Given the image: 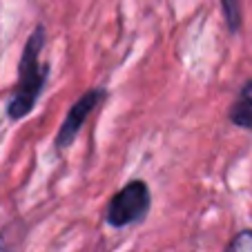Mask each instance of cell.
Returning a JSON list of instances; mask_svg holds the SVG:
<instances>
[{"label":"cell","instance_id":"cell-5","mask_svg":"<svg viewBox=\"0 0 252 252\" xmlns=\"http://www.w3.org/2000/svg\"><path fill=\"white\" fill-rule=\"evenodd\" d=\"M221 9H223L230 33H237L241 27V0H221Z\"/></svg>","mask_w":252,"mask_h":252},{"label":"cell","instance_id":"cell-4","mask_svg":"<svg viewBox=\"0 0 252 252\" xmlns=\"http://www.w3.org/2000/svg\"><path fill=\"white\" fill-rule=\"evenodd\" d=\"M228 119L237 127L252 129V78L243 83V87L239 90L234 103L230 105Z\"/></svg>","mask_w":252,"mask_h":252},{"label":"cell","instance_id":"cell-1","mask_svg":"<svg viewBox=\"0 0 252 252\" xmlns=\"http://www.w3.org/2000/svg\"><path fill=\"white\" fill-rule=\"evenodd\" d=\"M43 47H45V27L38 25L27 38V45L23 49V58H20L18 65V85H16L14 98H11L9 107H7L9 119L14 121L25 119L33 110V105L40 98V92H43L45 83H47L49 65L40 63Z\"/></svg>","mask_w":252,"mask_h":252},{"label":"cell","instance_id":"cell-7","mask_svg":"<svg viewBox=\"0 0 252 252\" xmlns=\"http://www.w3.org/2000/svg\"><path fill=\"white\" fill-rule=\"evenodd\" d=\"M0 252H5V243H2V239H0Z\"/></svg>","mask_w":252,"mask_h":252},{"label":"cell","instance_id":"cell-6","mask_svg":"<svg viewBox=\"0 0 252 252\" xmlns=\"http://www.w3.org/2000/svg\"><path fill=\"white\" fill-rule=\"evenodd\" d=\"M225 252H252V230H241V232L230 241Z\"/></svg>","mask_w":252,"mask_h":252},{"label":"cell","instance_id":"cell-2","mask_svg":"<svg viewBox=\"0 0 252 252\" xmlns=\"http://www.w3.org/2000/svg\"><path fill=\"white\" fill-rule=\"evenodd\" d=\"M150 203H152V196H150L148 183L134 179L110 199L105 208V221L112 228H125V225L138 223L150 212Z\"/></svg>","mask_w":252,"mask_h":252},{"label":"cell","instance_id":"cell-3","mask_svg":"<svg viewBox=\"0 0 252 252\" xmlns=\"http://www.w3.org/2000/svg\"><path fill=\"white\" fill-rule=\"evenodd\" d=\"M105 98H107V90H103V87H98V90H87L85 94L69 107V112H67V116H65V121H63L61 129H58L56 138H54V145H56L58 150L69 148L71 143H74V138L78 136V132H81L85 119L103 103Z\"/></svg>","mask_w":252,"mask_h":252}]
</instances>
